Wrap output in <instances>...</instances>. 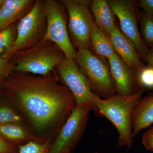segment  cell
<instances>
[{"mask_svg":"<svg viewBox=\"0 0 153 153\" xmlns=\"http://www.w3.org/2000/svg\"><path fill=\"white\" fill-rule=\"evenodd\" d=\"M142 94L121 96L117 94L109 98L99 99L93 111L99 116L106 118L117 130L118 143L120 147L130 149L133 143L132 134L133 113Z\"/></svg>","mask_w":153,"mask_h":153,"instance_id":"7a4b0ae2","label":"cell"},{"mask_svg":"<svg viewBox=\"0 0 153 153\" xmlns=\"http://www.w3.org/2000/svg\"><path fill=\"white\" fill-rule=\"evenodd\" d=\"M18 22L0 30V57L10 59L11 49L16 38Z\"/></svg>","mask_w":153,"mask_h":153,"instance_id":"ac0fdd59","label":"cell"},{"mask_svg":"<svg viewBox=\"0 0 153 153\" xmlns=\"http://www.w3.org/2000/svg\"><path fill=\"white\" fill-rule=\"evenodd\" d=\"M75 60L96 94L103 99L115 95L114 83L105 59L94 55L89 48H85L76 51Z\"/></svg>","mask_w":153,"mask_h":153,"instance_id":"277c9868","label":"cell"},{"mask_svg":"<svg viewBox=\"0 0 153 153\" xmlns=\"http://www.w3.org/2000/svg\"><path fill=\"white\" fill-rule=\"evenodd\" d=\"M137 4L145 13L153 15V0H140L137 1Z\"/></svg>","mask_w":153,"mask_h":153,"instance_id":"484cf974","label":"cell"},{"mask_svg":"<svg viewBox=\"0 0 153 153\" xmlns=\"http://www.w3.org/2000/svg\"><path fill=\"white\" fill-rule=\"evenodd\" d=\"M90 8L94 24L109 37L117 26L115 24L116 16L108 1L93 0L91 1Z\"/></svg>","mask_w":153,"mask_h":153,"instance_id":"9a60e30c","label":"cell"},{"mask_svg":"<svg viewBox=\"0 0 153 153\" xmlns=\"http://www.w3.org/2000/svg\"><path fill=\"white\" fill-rule=\"evenodd\" d=\"M53 142L51 140L44 143L30 141L19 146V153H49Z\"/></svg>","mask_w":153,"mask_h":153,"instance_id":"44dd1931","label":"cell"},{"mask_svg":"<svg viewBox=\"0 0 153 153\" xmlns=\"http://www.w3.org/2000/svg\"><path fill=\"white\" fill-rule=\"evenodd\" d=\"M68 15V30L77 49L89 48L94 25L90 8L91 1L61 0Z\"/></svg>","mask_w":153,"mask_h":153,"instance_id":"9c48e42d","label":"cell"},{"mask_svg":"<svg viewBox=\"0 0 153 153\" xmlns=\"http://www.w3.org/2000/svg\"><path fill=\"white\" fill-rule=\"evenodd\" d=\"M142 143L146 149L153 152V126L143 134Z\"/></svg>","mask_w":153,"mask_h":153,"instance_id":"cb8c5ba5","label":"cell"},{"mask_svg":"<svg viewBox=\"0 0 153 153\" xmlns=\"http://www.w3.org/2000/svg\"><path fill=\"white\" fill-rule=\"evenodd\" d=\"M4 1V0H0V7H1L2 6V5L3 4Z\"/></svg>","mask_w":153,"mask_h":153,"instance_id":"f1b7e54d","label":"cell"},{"mask_svg":"<svg viewBox=\"0 0 153 153\" xmlns=\"http://www.w3.org/2000/svg\"><path fill=\"white\" fill-rule=\"evenodd\" d=\"M108 60L116 94L128 97L144 93L145 89L140 83L136 71L126 64L116 53Z\"/></svg>","mask_w":153,"mask_h":153,"instance_id":"8fae6325","label":"cell"},{"mask_svg":"<svg viewBox=\"0 0 153 153\" xmlns=\"http://www.w3.org/2000/svg\"><path fill=\"white\" fill-rule=\"evenodd\" d=\"M0 138L6 142L18 147L30 141L40 143L28 127L21 124L0 125Z\"/></svg>","mask_w":153,"mask_h":153,"instance_id":"2e32d148","label":"cell"},{"mask_svg":"<svg viewBox=\"0 0 153 153\" xmlns=\"http://www.w3.org/2000/svg\"><path fill=\"white\" fill-rule=\"evenodd\" d=\"M145 59L147 62L148 65L153 67V48L149 49V53Z\"/></svg>","mask_w":153,"mask_h":153,"instance_id":"4316f807","label":"cell"},{"mask_svg":"<svg viewBox=\"0 0 153 153\" xmlns=\"http://www.w3.org/2000/svg\"><path fill=\"white\" fill-rule=\"evenodd\" d=\"M14 71V65L10 60L0 57V80L6 79Z\"/></svg>","mask_w":153,"mask_h":153,"instance_id":"603a6c76","label":"cell"},{"mask_svg":"<svg viewBox=\"0 0 153 153\" xmlns=\"http://www.w3.org/2000/svg\"><path fill=\"white\" fill-rule=\"evenodd\" d=\"M47 25L44 40L52 41L60 48L66 59L75 60L76 51L68 35L65 7L60 1L45 0Z\"/></svg>","mask_w":153,"mask_h":153,"instance_id":"8992f818","label":"cell"},{"mask_svg":"<svg viewBox=\"0 0 153 153\" xmlns=\"http://www.w3.org/2000/svg\"><path fill=\"white\" fill-rule=\"evenodd\" d=\"M138 22L143 41L149 49L153 48V15L139 12Z\"/></svg>","mask_w":153,"mask_h":153,"instance_id":"d6986e66","label":"cell"},{"mask_svg":"<svg viewBox=\"0 0 153 153\" xmlns=\"http://www.w3.org/2000/svg\"><path fill=\"white\" fill-rule=\"evenodd\" d=\"M109 38L115 53L131 68L138 71L145 66L131 41L116 27Z\"/></svg>","mask_w":153,"mask_h":153,"instance_id":"7c38bea8","label":"cell"},{"mask_svg":"<svg viewBox=\"0 0 153 153\" xmlns=\"http://www.w3.org/2000/svg\"><path fill=\"white\" fill-rule=\"evenodd\" d=\"M108 1L119 21L121 31L131 41L141 58L145 59L149 49L141 37L137 1L109 0Z\"/></svg>","mask_w":153,"mask_h":153,"instance_id":"30bf717a","label":"cell"},{"mask_svg":"<svg viewBox=\"0 0 153 153\" xmlns=\"http://www.w3.org/2000/svg\"><path fill=\"white\" fill-rule=\"evenodd\" d=\"M132 124L134 139L153 124V93L142 97L137 102L133 113Z\"/></svg>","mask_w":153,"mask_h":153,"instance_id":"5bb4252c","label":"cell"},{"mask_svg":"<svg viewBox=\"0 0 153 153\" xmlns=\"http://www.w3.org/2000/svg\"><path fill=\"white\" fill-rule=\"evenodd\" d=\"M3 80H0V94L2 92V82Z\"/></svg>","mask_w":153,"mask_h":153,"instance_id":"83f0119b","label":"cell"},{"mask_svg":"<svg viewBox=\"0 0 153 153\" xmlns=\"http://www.w3.org/2000/svg\"><path fill=\"white\" fill-rule=\"evenodd\" d=\"M19 147L10 144L0 138V153H19Z\"/></svg>","mask_w":153,"mask_h":153,"instance_id":"d4e9b609","label":"cell"},{"mask_svg":"<svg viewBox=\"0 0 153 153\" xmlns=\"http://www.w3.org/2000/svg\"><path fill=\"white\" fill-rule=\"evenodd\" d=\"M66 59L65 54L52 41L42 40L30 49L16 52L10 60L14 71L37 75H46Z\"/></svg>","mask_w":153,"mask_h":153,"instance_id":"3957f363","label":"cell"},{"mask_svg":"<svg viewBox=\"0 0 153 153\" xmlns=\"http://www.w3.org/2000/svg\"><path fill=\"white\" fill-rule=\"evenodd\" d=\"M55 71L60 82L74 96L76 105L88 106L93 111L96 102L100 97L93 91L76 60L66 59L56 66Z\"/></svg>","mask_w":153,"mask_h":153,"instance_id":"52a82bcc","label":"cell"},{"mask_svg":"<svg viewBox=\"0 0 153 153\" xmlns=\"http://www.w3.org/2000/svg\"><path fill=\"white\" fill-rule=\"evenodd\" d=\"M139 81L143 87L153 90V67L148 65L137 71Z\"/></svg>","mask_w":153,"mask_h":153,"instance_id":"7402d4cb","label":"cell"},{"mask_svg":"<svg viewBox=\"0 0 153 153\" xmlns=\"http://www.w3.org/2000/svg\"><path fill=\"white\" fill-rule=\"evenodd\" d=\"M2 89L41 143L54 141L76 105L55 71L46 75L14 71L3 80Z\"/></svg>","mask_w":153,"mask_h":153,"instance_id":"6da1fadb","label":"cell"},{"mask_svg":"<svg viewBox=\"0 0 153 153\" xmlns=\"http://www.w3.org/2000/svg\"><path fill=\"white\" fill-rule=\"evenodd\" d=\"M90 46L92 53L103 59L108 60L116 53L109 37L95 24L91 33Z\"/></svg>","mask_w":153,"mask_h":153,"instance_id":"e0dca14e","label":"cell"},{"mask_svg":"<svg viewBox=\"0 0 153 153\" xmlns=\"http://www.w3.org/2000/svg\"><path fill=\"white\" fill-rule=\"evenodd\" d=\"M44 1L36 0L29 12L18 22L17 36L10 55L30 49L44 39L47 29Z\"/></svg>","mask_w":153,"mask_h":153,"instance_id":"5b68a950","label":"cell"},{"mask_svg":"<svg viewBox=\"0 0 153 153\" xmlns=\"http://www.w3.org/2000/svg\"><path fill=\"white\" fill-rule=\"evenodd\" d=\"M91 108L76 105L60 129L49 153H72L82 139L89 120Z\"/></svg>","mask_w":153,"mask_h":153,"instance_id":"ba28073f","label":"cell"},{"mask_svg":"<svg viewBox=\"0 0 153 153\" xmlns=\"http://www.w3.org/2000/svg\"><path fill=\"white\" fill-rule=\"evenodd\" d=\"M7 104L3 102L0 103V125L18 123L27 126L19 111Z\"/></svg>","mask_w":153,"mask_h":153,"instance_id":"ffe728a7","label":"cell"},{"mask_svg":"<svg viewBox=\"0 0 153 153\" xmlns=\"http://www.w3.org/2000/svg\"><path fill=\"white\" fill-rule=\"evenodd\" d=\"M35 1L4 0L0 7V30L19 22L31 10Z\"/></svg>","mask_w":153,"mask_h":153,"instance_id":"4fadbf2b","label":"cell"}]
</instances>
